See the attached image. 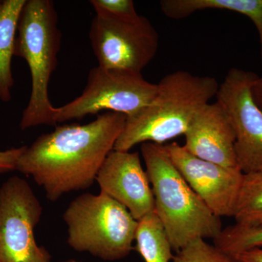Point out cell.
<instances>
[{"label":"cell","mask_w":262,"mask_h":262,"mask_svg":"<svg viewBox=\"0 0 262 262\" xmlns=\"http://www.w3.org/2000/svg\"><path fill=\"white\" fill-rule=\"evenodd\" d=\"M126 118L108 112L84 125H57L54 130L26 146L16 170L32 177L52 202L88 189L114 149Z\"/></svg>","instance_id":"obj_1"},{"label":"cell","mask_w":262,"mask_h":262,"mask_svg":"<svg viewBox=\"0 0 262 262\" xmlns=\"http://www.w3.org/2000/svg\"><path fill=\"white\" fill-rule=\"evenodd\" d=\"M157 84L151 102L126 118L114 149L128 151L138 144H163L184 135L193 118L216 96L220 88L214 77L187 71L168 74Z\"/></svg>","instance_id":"obj_2"},{"label":"cell","mask_w":262,"mask_h":262,"mask_svg":"<svg viewBox=\"0 0 262 262\" xmlns=\"http://www.w3.org/2000/svg\"><path fill=\"white\" fill-rule=\"evenodd\" d=\"M160 219L176 252L196 239H215L222 231L212 213L174 166L164 144H141Z\"/></svg>","instance_id":"obj_3"},{"label":"cell","mask_w":262,"mask_h":262,"mask_svg":"<svg viewBox=\"0 0 262 262\" xmlns=\"http://www.w3.org/2000/svg\"><path fill=\"white\" fill-rule=\"evenodd\" d=\"M58 22L51 0H27L20 13L14 56L27 61L32 77L30 98L20 122L22 130L39 125L56 126V107L50 101L48 86L61 47Z\"/></svg>","instance_id":"obj_4"},{"label":"cell","mask_w":262,"mask_h":262,"mask_svg":"<svg viewBox=\"0 0 262 262\" xmlns=\"http://www.w3.org/2000/svg\"><path fill=\"white\" fill-rule=\"evenodd\" d=\"M67 244L104 261L126 257L134 249L139 222L125 207L100 192L84 193L63 213Z\"/></svg>","instance_id":"obj_5"},{"label":"cell","mask_w":262,"mask_h":262,"mask_svg":"<svg viewBox=\"0 0 262 262\" xmlns=\"http://www.w3.org/2000/svg\"><path fill=\"white\" fill-rule=\"evenodd\" d=\"M158 84L151 83L141 73L91 69L82 94L73 101L56 107V125L80 120L105 111L131 117L139 113L154 98Z\"/></svg>","instance_id":"obj_6"},{"label":"cell","mask_w":262,"mask_h":262,"mask_svg":"<svg viewBox=\"0 0 262 262\" xmlns=\"http://www.w3.org/2000/svg\"><path fill=\"white\" fill-rule=\"evenodd\" d=\"M90 41L98 66L108 70L141 73L159 48V34L145 16L121 20L96 13Z\"/></svg>","instance_id":"obj_7"},{"label":"cell","mask_w":262,"mask_h":262,"mask_svg":"<svg viewBox=\"0 0 262 262\" xmlns=\"http://www.w3.org/2000/svg\"><path fill=\"white\" fill-rule=\"evenodd\" d=\"M42 214V205L25 179L14 176L0 186V262H51L34 236Z\"/></svg>","instance_id":"obj_8"},{"label":"cell","mask_w":262,"mask_h":262,"mask_svg":"<svg viewBox=\"0 0 262 262\" xmlns=\"http://www.w3.org/2000/svg\"><path fill=\"white\" fill-rule=\"evenodd\" d=\"M258 77L254 72L232 68L215 96L233 128L237 165L244 174L262 172V110L252 94Z\"/></svg>","instance_id":"obj_9"},{"label":"cell","mask_w":262,"mask_h":262,"mask_svg":"<svg viewBox=\"0 0 262 262\" xmlns=\"http://www.w3.org/2000/svg\"><path fill=\"white\" fill-rule=\"evenodd\" d=\"M174 166L216 216H232L244 173L202 160L178 143L165 144Z\"/></svg>","instance_id":"obj_10"},{"label":"cell","mask_w":262,"mask_h":262,"mask_svg":"<svg viewBox=\"0 0 262 262\" xmlns=\"http://www.w3.org/2000/svg\"><path fill=\"white\" fill-rule=\"evenodd\" d=\"M101 193L127 208L138 222L155 211L149 177L139 152L113 149L96 177Z\"/></svg>","instance_id":"obj_11"},{"label":"cell","mask_w":262,"mask_h":262,"mask_svg":"<svg viewBox=\"0 0 262 262\" xmlns=\"http://www.w3.org/2000/svg\"><path fill=\"white\" fill-rule=\"evenodd\" d=\"M184 147L202 160L227 168L239 169L233 128L225 110L215 101L206 105L184 134Z\"/></svg>","instance_id":"obj_12"},{"label":"cell","mask_w":262,"mask_h":262,"mask_svg":"<svg viewBox=\"0 0 262 262\" xmlns=\"http://www.w3.org/2000/svg\"><path fill=\"white\" fill-rule=\"evenodd\" d=\"M160 5L164 14L172 19L185 18L208 9L229 10L248 17L257 29L262 63V0H163Z\"/></svg>","instance_id":"obj_13"},{"label":"cell","mask_w":262,"mask_h":262,"mask_svg":"<svg viewBox=\"0 0 262 262\" xmlns=\"http://www.w3.org/2000/svg\"><path fill=\"white\" fill-rule=\"evenodd\" d=\"M27 0H5L0 10V100L9 102L14 84L12 58L19 18Z\"/></svg>","instance_id":"obj_14"},{"label":"cell","mask_w":262,"mask_h":262,"mask_svg":"<svg viewBox=\"0 0 262 262\" xmlns=\"http://www.w3.org/2000/svg\"><path fill=\"white\" fill-rule=\"evenodd\" d=\"M135 241L136 250L144 261H173V248L155 211L139 221Z\"/></svg>","instance_id":"obj_15"},{"label":"cell","mask_w":262,"mask_h":262,"mask_svg":"<svg viewBox=\"0 0 262 262\" xmlns=\"http://www.w3.org/2000/svg\"><path fill=\"white\" fill-rule=\"evenodd\" d=\"M232 217L241 227H262V172L244 173Z\"/></svg>","instance_id":"obj_16"},{"label":"cell","mask_w":262,"mask_h":262,"mask_svg":"<svg viewBox=\"0 0 262 262\" xmlns=\"http://www.w3.org/2000/svg\"><path fill=\"white\" fill-rule=\"evenodd\" d=\"M213 242L218 249L233 257L246 250L262 248V227L246 228L237 225L229 226L222 229Z\"/></svg>","instance_id":"obj_17"},{"label":"cell","mask_w":262,"mask_h":262,"mask_svg":"<svg viewBox=\"0 0 262 262\" xmlns=\"http://www.w3.org/2000/svg\"><path fill=\"white\" fill-rule=\"evenodd\" d=\"M173 262H237L203 239H196L177 251Z\"/></svg>","instance_id":"obj_18"},{"label":"cell","mask_w":262,"mask_h":262,"mask_svg":"<svg viewBox=\"0 0 262 262\" xmlns=\"http://www.w3.org/2000/svg\"><path fill=\"white\" fill-rule=\"evenodd\" d=\"M96 13L121 20H134L139 16L132 0H91Z\"/></svg>","instance_id":"obj_19"},{"label":"cell","mask_w":262,"mask_h":262,"mask_svg":"<svg viewBox=\"0 0 262 262\" xmlns=\"http://www.w3.org/2000/svg\"><path fill=\"white\" fill-rule=\"evenodd\" d=\"M26 146L0 151V174L16 170L17 163Z\"/></svg>","instance_id":"obj_20"},{"label":"cell","mask_w":262,"mask_h":262,"mask_svg":"<svg viewBox=\"0 0 262 262\" xmlns=\"http://www.w3.org/2000/svg\"><path fill=\"white\" fill-rule=\"evenodd\" d=\"M237 262H262V248H255L237 253L233 256Z\"/></svg>","instance_id":"obj_21"},{"label":"cell","mask_w":262,"mask_h":262,"mask_svg":"<svg viewBox=\"0 0 262 262\" xmlns=\"http://www.w3.org/2000/svg\"><path fill=\"white\" fill-rule=\"evenodd\" d=\"M252 94L255 102L262 110V76L261 77L258 76L255 82H253Z\"/></svg>","instance_id":"obj_22"},{"label":"cell","mask_w":262,"mask_h":262,"mask_svg":"<svg viewBox=\"0 0 262 262\" xmlns=\"http://www.w3.org/2000/svg\"><path fill=\"white\" fill-rule=\"evenodd\" d=\"M62 262H81V261H77V260H75V259H68V260H66V261H63Z\"/></svg>","instance_id":"obj_23"},{"label":"cell","mask_w":262,"mask_h":262,"mask_svg":"<svg viewBox=\"0 0 262 262\" xmlns=\"http://www.w3.org/2000/svg\"><path fill=\"white\" fill-rule=\"evenodd\" d=\"M2 5H3V1H0V10H1Z\"/></svg>","instance_id":"obj_24"}]
</instances>
